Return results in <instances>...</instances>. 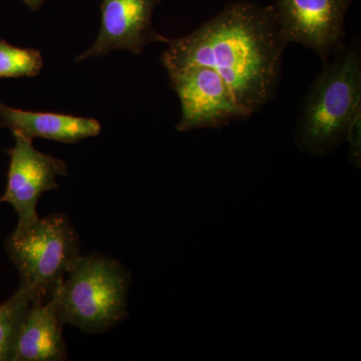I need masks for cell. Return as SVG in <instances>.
<instances>
[{
	"label": "cell",
	"mask_w": 361,
	"mask_h": 361,
	"mask_svg": "<svg viewBox=\"0 0 361 361\" xmlns=\"http://www.w3.org/2000/svg\"><path fill=\"white\" fill-rule=\"evenodd\" d=\"M6 251L20 273V286L32 300L42 301L51 296L80 255L75 228L59 213L39 218L25 231H13Z\"/></svg>",
	"instance_id": "4"
},
{
	"label": "cell",
	"mask_w": 361,
	"mask_h": 361,
	"mask_svg": "<svg viewBox=\"0 0 361 361\" xmlns=\"http://www.w3.org/2000/svg\"><path fill=\"white\" fill-rule=\"evenodd\" d=\"M360 118L361 113L355 116L351 123L346 139L349 142V161L358 169H360L361 163Z\"/></svg>",
	"instance_id": "13"
},
{
	"label": "cell",
	"mask_w": 361,
	"mask_h": 361,
	"mask_svg": "<svg viewBox=\"0 0 361 361\" xmlns=\"http://www.w3.org/2000/svg\"><path fill=\"white\" fill-rule=\"evenodd\" d=\"M32 11H37L44 4V0H23Z\"/></svg>",
	"instance_id": "14"
},
{
	"label": "cell",
	"mask_w": 361,
	"mask_h": 361,
	"mask_svg": "<svg viewBox=\"0 0 361 361\" xmlns=\"http://www.w3.org/2000/svg\"><path fill=\"white\" fill-rule=\"evenodd\" d=\"M287 44L274 7L233 2L195 32L170 40L161 61L167 71L187 66L215 71L247 118L274 99Z\"/></svg>",
	"instance_id": "1"
},
{
	"label": "cell",
	"mask_w": 361,
	"mask_h": 361,
	"mask_svg": "<svg viewBox=\"0 0 361 361\" xmlns=\"http://www.w3.org/2000/svg\"><path fill=\"white\" fill-rule=\"evenodd\" d=\"M66 275L51 296L63 324L99 334L126 317L130 275L118 261L101 254L80 255Z\"/></svg>",
	"instance_id": "3"
},
{
	"label": "cell",
	"mask_w": 361,
	"mask_h": 361,
	"mask_svg": "<svg viewBox=\"0 0 361 361\" xmlns=\"http://www.w3.org/2000/svg\"><path fill=\"white\" fill-rule=\"evenodd\" d=\"M168 75L180 103L179 132L220 129L233 120L245 118L215 71L205 66H187L168 71Z\"/></svg>",
	"instance_id": "7"
},
{
	"label": "cell",
	"mask_w": 361,
	"mask_h": 361,
	"mask_svg": "<svg viewBox=\"0 0 361 361\" xmlns=\"http://www.w3.org/2000/svg\"><path fill=\"white\" fill-rule=\"evenodd\" d=\"M63 325L52 297L45 301L32 300L16 334L11 361L68 360Z\"/></svg>",
	"instance_id": "9"
},
{
	"label": "cell",
	"mask_w": 361,
	"mask_h": 361,
	"mask_svg": "<svg viewBox=\"0 0 361 361\" xmlns=\"http://www.w3.org/2000/svg\"><path fill=\"white\" fill-rule=\"evenodd\" d=\"M159 4L160 0H103L101 30L96 42L75 61L120 49L140 54L152 42L169 44L170 39L156 32L152 23Z\"/></svg>",
	"instance_id": "8"
},
{
	"label": "cell",
	"mask_w": 361,
	"mask_h": 361,
	"mask_svg": "<svg viewBox=\"0 0 361 361\" xmlns=\"http://www.w3.org/2000/svg\"><path fill=\"white\" fill-rule=\"evenodd\" d=\"M360 113V49L344 45L303 97L294 133L297 149L313 157L330 155L346 141Z\"/></svg>",
	"instance_id": "2"
},
{
	"label": "cell",
	"mask_w": 361,
	"mask_h": 361,
	"mask_svg": "<svg viewBox=\"0 0 361 361\" xmlns=\"http://www.w3.org/2000/svg\"><path fill=\"white\" fill-rule=\"evenodd\" d=\"M42 66L44 59L37 49H20L0 39V78L37 77Z\"/></svg>",
	"instance_id": "12"
},
{
	"label": "cell",
	"mask_w": 361,
	"mask_h": 361,
	"mask_svg": "<svg viewBox=\"0 0 361 361\" xmlns=\"http://www.w3.org/2000/svg\"><path fill=\"white\" fill-rule=\"evenodd\" d=\"M16 144L8 149L11 161L6 190L0 203H9L18 215L14 232L25 231L39 219L37 202L42 194L58 189L56 179L68 175L65 161L37 151L32 140L13 133Z\"/></svg>",
	"instance_id": "5"
},
{
	"label": "cell",
	"mask_w": 361,
	"mask_h": 361,
	"mask_svg": "<svg viewBox=\"0 0 361 361\" xmlns=\"http://www.w3.org/2000/svg\"><path fill=\"white\" fill-rule=\"evenodd\" d=\"M32 301L30 292L20 286L11 299L0 305V361H11L16 334Z\"/></svg>",
	"instance_id": "11"
},
{
	"label": "cell",
	"mask_w": 361,
	"mask_h": 361,
	"mask_svg": "<svg viewBox=\"0 0 361 361\" xmlns=\"http://www.w3.org/2000/svg\"><path fill=\"white\" fill-rule=\"evenodd\" d=\"M353 0H277L274 11L285 42L312 49L327 63L344 47V20Z\"/></svg>",
	"instance_id": "6"
},
{
	"label": "cell",
	"mask_w": 361,
	"mask_h": 361,
	"mask_svg": "<svg viewBox=\"0 0 361 361\" xmlns=\"http://www.w3.org/2000/svg\"><path fill=\"white\" fill-rule=\"evenodd\" d=\"M0 125L30 139L42 137L73 144L101 134V123L96 118L65 114L30 111L0 104Z\"/></svg>",
	"instance_id": "10"
}]
</instances>
